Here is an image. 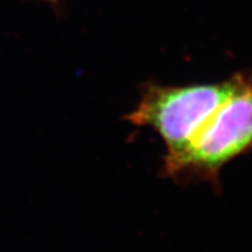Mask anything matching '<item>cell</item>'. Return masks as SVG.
<instances>
[{"label":"cell","instance_id":"cell-2","mask_svg":"<svg viewBox=\"0 0 252 252\" xmlns=\"http://www.w3.org/2000/svg\"><path fill=\"white\" fill-rule=\"evenodd\" d=\"M235 87V75L216 83L163 86L144 84L135 109L124 116L130 124L151 127L166 147L163 160L178 157L196 132L213 115Z\"/></svg>","mask_w":252,"mask_h":252},{"label":"cell","instance_id":"cell-1","mask_svg":"<svg viewBox=\"0 0 252 252\" xmlns=\"http://www.w3.org/2000/svg\"><path fill=\"white\" fill-rule=\"evenodd\" d=\"M252 151V72L235 74L229 97L201 126L186 150L163 160L161 175L176 184L208 182L220 187V172Z\"/></svg>","mask_w":252,"mask_h":252}]
</instances>
